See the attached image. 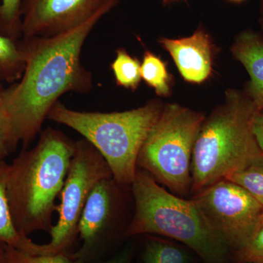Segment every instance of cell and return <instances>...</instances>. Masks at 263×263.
<instances>
[{
  "label": "cell",
  "mask_w": 263,
  "mask_h": 263,
  "mask_svg": "<svg viewBox=\"0 0 263 263\" xmlns=\"http://www.w3.org/2000/svg\"><path fill=\"white\" fill-rule=\"evenodd\" d=\"M110 0L84 23L51 37L25 38L22 79L2 95L0 106L9 117L12 146L29 144L41 130L52 107L67 92L88 94L92 75L81 62L83 46L104 15L119 3Z\"/></svg>",
  "instance_id": "obj_1"
},
{
  "label": "cell",
  "mask_w": 263,
  "mask_h": 263,
  "mask_svg": "<svg viewBox=\"0 0 263 263\" xmlns=\"http://www.w3.org/2000/svg\"><path fill=\"white\" fill-rule=\"evenodd\" d=\"M75 142L61 131L48 127L32 149L22 152L10 164L8 195L17 230L27 235L51 231L55 200L65 183Z\"/></svg>",
  "instance_id": "obj_2"
},
{
  "label": "cell",
  "mask_w": 263,
  "mask_h": 263,
  "mask_svg": "<svg viewBox=\"0 0 263 263\" xmlns=\"http://www.w3.org/2000/svg\"><path fill=\"white\" fill-rule=\"evenodd\" d=\"M257 111L247 93L229 89L223 103L205 118L192 158L194 195L263 157L253 131Z\"/></svg>",
  "instance_id": "obj_3"
},
{
  "label": "cell",
  "mask_w": 263,
  "mask_h": 263,
  "mask_svg": "<svg viewBox=\"0 0 263 263\" xmlns=\"http://www.w3.org/2000/svg\"><path fill=\"white\" fill-rule=\"evenodd\" d=\"M131 187L135 214L125 236L163 235L181 242L205 263L228 262L230 249L211 229L193 199L170 193L140 168Z\"/></svg>",
  "instance_id": "obj_4"
},
{
  "label": "cell",
  "mask_w": 263,
  "mask_h": 263,
  "mask_svg": "<svg viewBox=\"0 0 263 263\" xmlns=\"http://www.w3.org/2000/svg\"><path fill=\"white\" fill-rule=\"evenodd\" d=\"M160 100H150L140 108L113 113L71 110L57 102L47 119L80 133L108 163L120 186L132 184L142 145L163 108Z\"/></svg>",
  "instance_id": "obj_5"
},
{
  "label": "cell",
  "mask_w": 263,
  "mask_h": 263,
  "mask_svg": "<svg viewBox=\"0 0 263 263\" xmlns=\"http://www.w3.org/2000/svg\"><path fill=\"white\" fill-rule=\"evenodd\" d=\"M205 118L179 104L164 105L138 154V168L178 196L189 195L194 146Z\"/></svg>",
  "instance_id": "obj_6"
},
{
  "label": "cell",
  "mask_w": 263,
  "mask_h": 263,
  "mask_svg": "<svg viewBox=\"0 0 263 263\" xmlns=\"http://www.w3.org/2000/svg\"><path fill=\"white\" fill-rule=\"evenodd\" d=\"M113 178L106 161L87 140L75 142V150L57 205L58 221L49 234L51 240L40 245L39 255L65 254L78 235V226L90 193L104 179Z\"/></svg>",
  "instance_id": "obj_7"
},
{
  "label": "cell",
  "mask_w": 263,
  "mask_h": 263,
  "mask_svg": "<svg viewBox=\"0 0 263 263\" xmlns=\"http://www.w3.org/2000/svg\"><path fill=\"white\" fill-rule=\"evenodd\" d=\"M192 199L212 231L235 252L250 238L263 212L262 204L228 179L204 189Z\"/></svg>",
  "instance_id": "obj_8"
},
{
  "label": "cell",
  "mask_w": 263,
  "mask_h": 263,
  "mask_svg": "<svg viewBox=\"0 0 263 263\" xmlns=\"http://www.w3.org/2000/svg\"><path fill=\"white\" fill-rule=\"evenodd\" d=\"M110 0H22L24 38L51 37L84 23Z\"/></svg>",
  "instance_id": "obj_9"
},
{
  "label": "cell",
  "mask_w": 263,
  "mask_h": 263,
  "mask_svg": "<svg viewBox=\"0 0 263 263\" xmlns=\"http://www.w3.org/2000/svg\"><path fill=\"white\" fill-rule=\"evenodd\" d=\"M117 185L114 178L104 179L95 185L90 193L78 226V235L82 246L72 254L75 258L86 260L111 224Z\"/></svg>",
  "instance_id": "obj_10"
},
{
  "label": "cell",
  "mask_w": 263,
  "mask_h": 263,
  "mask_svg": "<svg viewBox=\"0 0 263 263\" xmlns=\"http://www.w3.org/2000/svg\"><path fill=\"white\" fill-rule=\"evenodd\" d=\"M159 43L172 57L186 82L201 84L212 75L214 48L205 29L198 28L191 36L179 39L162 37Z\"/></svg>",
  "instance_id": "obj_11"
},
{
  "label": "cell",
  "mask_w": 263,
  "mask_h": 263,
  "mask_svg": "<svg viewBox=\"0 0 263 263\" xmlns=\"http://www.w3.org/2000/svg\"><path fill=\"white\" fill-rule=\"evenodd\" d=\"M232 53L250 76L247 94L257 110L263 109V40L257 33H240L232 47Z\"/></svg>",
  "instance_id": "obj_12"
},
{
  "label": "cell",
  "mask_w": 263,
  "mask_h": 263,
  "mask_svg": "<svg viewBox=\"0 0 263 263\" xmlns=\"http://www.w3.org/2000/svg\"><path fill=\"white\" fill-rule=\"evenodd\" d=\"M9 170L10 164L0 161V241L7 247L39 255L40 245L21 234L12 217L8 195Z\"/></svg>",
  "instance_id": "obj_13"
},
{
  "label": "cell",
  "mask_w": 263,
  "mask_h": 263,
  "mask_svg": "<svg viewBox=\"0 0 263 263\" xmlns=\"http://www.w3.org/2000/svg\"><path fill=\"white\" fill-rule=\"evenodd\" d=\"M192 260L186 249L156 237H147L142 263H191Z\"/></svg>",
  "instance_id": "obj_14"
},
{
  "label": "cell",
  "mask_w": 263,
  "mask_h": 263,
  "mask_svg": "<svg viewBox=\"0 0 263 263\" xmlns=\"http://www.w3.org/2000/svg\"><path fill=\"white\" fill-rule=\"evenodd\" d=\"M142 80L155 90L160 97H168L171 94V76L166 64L155 53L144 52L141 65Z\"/></svg>",
  "instance_id": "obj_15"
},
{
  "label": "cell",
  "mask_w": 263,
  "mask_h": 263,
  "mask_svg": "<svg viewBox=\"0 0 263 263\" xmlns=\"http://www.w3.org/2000/svg\"><path fill=\"white\" fill-rule=\"evenodd\" d=\"M141 65L139 60L132 57L124 48H119L110 65L118 86L132 91L138 89L142 80Z\"/></svg>",
  "instance_id": "obj_16"
},
{
  "label": "cell",
  "mask_w": 263,
  "mask_h": 263,
  "mask_svg": "<svg viewBox=\"0 0 263 263\" xmlns=\"http://www.w3.org/2000/svg\"><path fill=\"white\" fill-rule=\"evenodd\" d=\"M226 179L245 189L263 205V157Z\"/></svg>",
  "instance_id": "obj_17"
},
{
  "label": "cell",
  "mask_w": 263,
  "mask_h": 263,
  "mask_svg": "<svg viewBox=\"0 0 263 263\" xmlns=\"http://www.w3.org/2000/svg\"><path fill=\"white\" fill-rule=\"evenodd\" d=\"M25 61L20 48L11 38L0 34V72L12 79L21 73L23 75Z\"/></svg>",
  "instance_id": "obj_18"
},
{
  "label": "cell",
  "mask_w": 263,
  "mask_h": 263,
  "mask_svg": "<svg viewBox=\"0 0 263 263\" xmlns=\"http://www.w3.org/2000/svg\"><path fill=\"white\" fill-rule=\"evenodd\" d=\"M22 0H2L0 4V33L13 38L22 33Z\"/></svg>",
  "instance_id": "obj_19"
},
{
  "label": "cell",
  "mask_w": 263,
  "mask_h": 263,
  "mask_svg": "<svg viewBox=\"0 0 263 263\" xmlns=\"http://www.w3.org/2000/svg\"><path fill=\"white\" fill-rule=\"evenodd\" d=\"M5 263H84L82 259L65 254L33 255L12 247L5 249Z\"/></svg>",
  "instance_id": "obj_20"
},
{
  "label": "cell",
  "mask_w": 263,
  "mask_h": 263,
  "mask_svg": "<svg viewBox=\"0 0 263 263\" xmlns=\"http://www.w3.org/2000/svg\"><path fill=\"white\" fill-rule=\"evenodd\" d=\"M236 257L242 263H263V212L250 238L237 251Z\"/></svg>",
  "instance_id": "obj_21"
},
{
  "label": "cell",
  "mask_w": 263,
  "mask_h": 263,
  "mask_svg": "<svg viewBox=\"0 0 263 263\" xmlns=\"http://www.w3.org/2000/svg\"><path fill=\"white\" fill-rule=\"evenodd\" d=\"M13 148L11 143V126L8 114L0 106V161Z\"/></svg>",
  "instance_id": "obj_22"
},
{
  "label": "cell",
  "mask_w": 263,
  "mask_h": 263,
  "mask_svg": "<svg viewBox=\"0 0 263 263\" xmlns=\"http://www.w3.org/2000/svg\"><path fill=\"white\" fill-rule=\"evenodd\" d=\"M253 131L259 148L263 152V109L257 111L254 117Z\"/></svg>",
  "instance_id": "obj_23"
},
{
  "label": "cell",
  "mask_w": 263,
  "mask_h": 263,
  "mask_svg": "<svg viewBox=\"0 0 263 263\" xmlns=\"http://www.w3.org/2000/svg\"><path fill=\"white\" fill-rule=\"evenodd\" d=\"M133 245H129L122 249L111 259L105 263H129L133 253Z\"/></svg>",
  "instance_id": "obj_24"
},
{
  "label": "cell",
  "mask_w": 263,
  "mask_h": 263,
  "mask_svg": "<svg viewBox=\"0 0 263 263\" xmlns=\"http://www.w3.org/2000/svg\"><path fill=\"white\" fill-rule=\"evenodd\" d=\"M5 249L6 245L0 241V263H5Z\"/></svg>",
  "instance_id": "obj_25"
},
{
  "label": "cell",
  "mask_w": 263,
  "mask_h": 263,
  "mask_svg": "<svg viewBox=\"0 0 263 263\" xmlns=\"http://www.w3.org/2000/svg\"><path fill=\"white\" fill-rule=\"evenodd\" d=\"M230 1L233 2V3H240L245 1V0H230Z\"/></svg>",
  "instance_id": "obj_26"
},
{
  "label": "cell",
  "mask_w": 263,
  "mask_h": 263,
  "mask_svg": "<svg viewBox=\"0 0 263 263\" xmlns=\"http://www.w3.org/2000/svg\"><path fill=\"white\" fill-rule=\"evenodd\" d=\"M2 95H0V103H1Z\"/></svg>",
  "instance_id": "obj_27"
},
{
  "label": "cell",
  "mask_w": 263,
  "mask_h": 263,
  "mask_svg": "<svg viewBox=\"0 0 263 263\" xmlns=\"http://www.w3.org/2000/svg\"><path fill=\"white\" fill-rule=\"evenodd\" d=\"M167 1H175V0H167Z\"/></svg>",
  "instance_id": "obj_28"
}]
</instances>
